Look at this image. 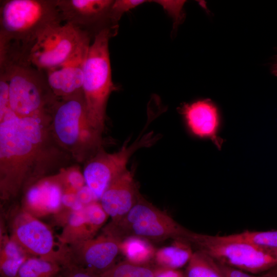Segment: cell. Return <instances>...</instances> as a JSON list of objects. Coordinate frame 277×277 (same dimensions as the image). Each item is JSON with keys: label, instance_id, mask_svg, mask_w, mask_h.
Here are the masks:
<instances>
[{"label": "cell", "instance_id": "2", "mask_svg": "<svg viewBox=\"0 0 277 277\" xmlns=\"http://www.w3.org/2000/svg\"><path fill=\"white\" fill-rule=\"evenodd\" d=\"M29 56L18 53L0 58V76L9 84L10 108L21 117L51 113L58 99Z\"/></svg>", "mask_w": 277, "mask_h": 277}, {"label": "cell", "instance_id": "22", "mask_svg": "<svg viewBox=\"0 0 277 277\" xmlns=\"http://www.w3.org/2000/svg\"><path fill=\"white\" fill-rule=\"evenodd\" d=\"M62 266L54 262L30 257L21 267L17 277H59Z\"/></svg>", "mask_w": 277, "mask_h": 277}, {"label": "cell", "instance_id": "5", "mask_svg": "<svg viewBox=\"0 0 277 277\" xmlns=\"http://www.w3.org/2000/svg\"><path fill=\"white\" fill-rule=\"evenodd\" d=\"M51 129L58 145L76 159L99 149L102 134L90 123L83 92L57 99L51 111Z\"/></svg>", "mask_w": 277, "mask_h": 277}, {"label": "cell", "instance_id": "12", "mask_svg": "<svg viewBox=\"0 0 277 277\" xmlns=\"http://www.w3.org/2000/svg\"><path fill=\"white\" fill-rule=\"evenodd\" d=\"M112 0H56L64 23H69L91 37L107 28L110 22Z\"/></svg>", "mask_w": 277, "mask_h": 277}, {"label": "cell", "instance_id": "33", "mask_svg": "<svg viewBox=\"0 0 277 277\" xmlns=\"http://www.w3.org/2000/svg\"><path fill=\"white\" fill-rule=\"evenodd\" d=\"M219 263L225 277H259L258 275L253 274L220 262Z\"/></svg>", "mask_w": 277, "mask_h": 277}, {"label": "cell", "instance_id": "20", "mask_svg": "<svg viewBox=\"0 0 277 277\" xmlns=\"http://www.w3.org/2000/svg\"><path fill=\"white\" fill-rule=\"evenodd\" d=\"M95 235L91 230L83 208L71 213L57 239L62 244L68 246L91 239Z\"/></svg>", "mask_w": 277, "mask_h": 277}, {"label": "cell", "instance_id": "36", "mask_svg": "<svg viewBox=\"0 0 277 277\" xmlns=\"http://www.w3.org/2000/svg\"><path fill=\"white\" fill-rule=\"evenodd\" d=\"M266 273L270 275H277V265L274 266L273 268H272L269 271L266 272Z\"/></svg>", "mask_w": 277, "mask_h": 277}, {"label": "cell", "instance_id": "23", "mask_svg": "<svg viewBox=\"0 0 277 277\" xmlns=\"http://www.w3.org/2000/svg\"><path fill=\"white\" fill-rule=\"evenodd\" d=\"M160 267L155 265H142L126 260L116 263L98 277H155Z\"/></svg>", "mask_w": 277, "mask_h": 277}, {"label": "cell", "instance_id": "15", "mask_svg": "<svg viewBox=\"0 0 277 277\" xmlns=\"http://www.w3.org/2000/svg\"><path fill=\"white\" fill-rule=\"evenodd\" d=\"M140 196L133 174L127 169L109 185L100 202L111 221H116L132 208Z\"/></svg>", "mask_w": 277, "mask_h": 277}, {"label": "cell", "instance_id": "25", "mask_svg": "<svg viewBox=\"0 0 277 277\" xmlns=\"http://www.w3.org/2000/svg\"><path fill=\"white\" fill-rule=\"evenodd\" d=\"M57 174L62 185L63 192L77 193L86 185L83 173L76 166L62 168Z\"/></svg>", "mask_w": 277, "mask_h": 277}, {"label": "cell", "instance_id": "11", "mask_svg": "<svg viewBox=\"0 0 277 277\" xmlns=\"http://www.w3.org/2000/svg\"><path fill=\"white\" fill-rule=\"evenodd\" d=\"M121 241L106 233L68 246L69 263L98 275L116 263Z\"/></svg>", "mask_w": 277, "mask_h": 277}, {"label": "cell", "instance_id": "35", "mask_svg": "<svg viewBox=\"0 0 277 277\" xmlns=\"http://www.w3.org/2000/svg\"><path fill=\"white\" fill-rule=\"evenodd\" d=\"M271 72L275 76H277V58L271 67Z\"/></svg>", "mask_w": 277, "mask_h": 277}, {"label": "cell", "instance_id": "10", "mask_svg": "<svg viewBox=\"0 0 277 277\" xmlns=\"http://www.w3.org/2000/svg\"><path fill=\"white\" fill-rule=\"evenodd\" d=\"M159 138L149 132L129 146L126 143L117 152L109 153L98 149L86 164L83 173L86 185L99 201L113 181L127 170V164L133 154L140 149L151 146Z\"/></svg>", "mask_w": 277, "mask_h": 277}, {"label": "cell", "instance_id": "13", "mask_svg": "<svg viewBox=\"0 0 277 277\" xmlns=\"http://www.w3.org/2000/svg\"><path fill=\"white\" fill-rule=\"evenodd\" d=\"M90 44V41L83 44L63 64L42 71L57 98L67 97L83 92L84 68Z\"/></svg>", "mask_w": 277, "mask_h": 277}, {"label": "cell", "instance_id": "8", "mask_svg": "<svg viewBox=\"0 0 277 277\" xmlns=\"http://www.w3.org/2000/svg\"><path fill=\"white\" fill-rule=\"evenodd\" d=\"M10 238L29 256L58 263H69L68 246L56 241L50 228L39 219L16 209L12 215Z\"/></svg>", "mask_w": 277, "mask_h": 277}, {"label": "cell", "instance_id": "27", "mask_svg": "<svg viewBox=\"0 0 277 277\" xmlns=\"http://www.w3.org/2000/svg\"><path fill=\"white\" fill-rule=\"evenodd\" d=\"M147 2L145 0L114 1L111 9V17L113 23H116L125 12Z\"/></svg>", "mask_w": 277, "mask_h": 277}, {"label": "cell", "instance_id": "26", "mask_svg": "<svg viewBox=\"0 0 277 277\" xmlns=\"http://www.w3.org/2000/svg\"><path fill=\"white\" fill-rule=\"evenodd\" d=\"M85 215L91 230L95 235L109 217L100 201L93 202L84 207Z\"/></svg>", "mask_w": 277, "mask_h": 277}, {"label": "cell", "instance_id": "34", "mask_svg": "<svg viewBox=\"0 0 277 277\" xmlns=\"http://www.w3.org/2000/svg\"><path fill=\"white\" fill-rule=\"evenodd\" d=\"M155 277H185L184 272L179 269L160 268Z\"/></svg>", "mask_w": 277, "mask_h": 277}, {"label": "cell", "instance_id": "24", "mask_svg": "<svg viewBox=\"0 0 277 277\" xmlns=\"http://www.w3.org/2000/svg\"><path fill=\"white\" fill-rule=\"evenodd\" d=\"M229 238L265 248H277V230L244 231L227 235Z\"/></svg>", "mask_w": 277, "mask_h": 277}, {"label": "cell", "instance_id": "4", "mask_svg": "<svg viewBox=\"0 0 277 277\" xmlns=\"http://www.w3.org/2000/svg\"><path fill=\"white\" fill-rule=\"evenodd\" d=\"M113 28H105L93 37L84 68L83 93L88 118L100 133L104 129L107 103L115 88L112 82L109 42Z\"/></svg>", "mask_w": 277, "mask_h": 277}, {"label": "cell", "instance_id": "3", "mask_svg": "<svg viewBox=\"0 0 277 277\" xmlns=\"http://www.w3.org/2000/svg\"><path fill=\"white\" fill-rule=\"evenodd\" d=\"M64 23L56 0L0 1V46L30 52L48 28Z\"/></svg>", "mask_w": 277, "mask_h": 277}, {"label": "cell", "instance_id": "37", "mask_svg": "<svg viewBox=\"0 0 277 277\" xmlns=\"http://www.w3.org/2000/svg\"><path fill=\"white\" fill-rule=\"evenodd\" d=\"M258 276L259 277H277V275H270L265 272L261 274L258 275Z\"/></svg>", "mask_w": 277, "mask_h": 277}, {"label": "cell", "instance_id": "21", "mask_svg": "<svg viewBox=\"0 0 277 277\" xmlns=\"http://www.w3.org/2000/svg\"><path fill=\"white\" fill-rule=\"evenodd\" d=\"M184 274L185 277H225L219 262L198 250L194 251Z\"/></svg>", "mask_w": 277, "mask_h": 277}, {"label": "cell", "instance_id": "14", "mask_svg": "<svg viewBox=\"0 0 277 277\" xmlns=\"http://www.w3.org/2000/svg\"><path fill=\"white\" fill-rule=\"evenodd\" d=\"M24 193L22 208L38 219L54 215L62 207L63 188L57 174L42 177Z\"/></svg>", "mask_w": 277, "mask_h": 277}, {"label": "cell", "instance_id": "32", "mask_svg": "<svg viewBox=\"0 0 277 277\" xmlns=\"http://www.w3.org/2000/svg\"><path fill=\"white\" fill-rule=\"evenodd\" d=\"M76 194L78 200L84 207L99 201L92 190L86 185L81 188L77 192Z\"/></svg>", "mask_w": 277, "mask_h": 277}, {"label": "cell", "instance_id": "17", "mask_svg": "<svg viewBox=\"0 0 277 277\" xmlns=\"http://www.w3.org/2000/svg\"><path fill=\"white\" fill-rule=\"evenodd\" d=\"M192 247L185 239L174 240L171 245L156 250L154 264L161 268L179 269L190 260L194 252Z\"/></svg>", "mask_w": 277, "mask_h": 277}, {"label": "cell", "instance_id": "38", "mask_svg": "<svg viewBox=\"0 0 277 277\" xmlns=\"http://www.w3.org/2000/svg\"><path fill=\"white\" fill-rule=\"evenodd\" d=\"M0 49H10V48H0ZM15 50H16V49H15ZM19 51H21V50H19Z\"/></svg>", "mask_w": 277, "mask_h": 277}, {"label": "cell", "instance_id": "16", "mask_svg": "<svg viewBox=\"0 0 277 277\" xmlns=\"http://www.w3.org/2000/svg\"><path fill=\"white\" fill-rule=\"evenodd\" d=\"M187 125L191 131L201 137H213L218 126L216 107L208 101H199L187 104L182 109Z\"/></svg>", "mask_w": 277, "mask_h": 277}, {"label": "cell", "instance_id": "9", "mask_svg": "<svg viewBox=\"0 0 277 277\" xmlns=\"http://www.w3.org/2000/svg\"><path fill=\"white\" fill-rule=\"evenodd\" d=\"M88 33L69 23L52 26L37 37L30 53L32 65L40 71L57 66L71 57L85 43Z\"/></svg>", "mask_w": 277, "mask_h": 277}, {"label": "cell", "instance_id": "19", "mask_svg": "<svg viewBox=\"0 0 277 277\" xmlns=\"http://www.w3.org/2000/svg\"><path fill=\"white\" fill-rule=\"evenodd\" d=\"M156 249L150 241L136 236L127 237L121 241L120 253L125 260L142 265H155Z\"/></svg>", "mask_w": 277, "mask_h": 277}, {"label": "cell", "instance_id": "39", "mask_svg": "<svg viewBox=\"0 0 277 277\" xmlns=\"http://www.w3.org/2000/svg\"><path fill=\"white\" fill-rule=\"evenodd\" d=\"M59 277H62V273H61V276H60Z\"/></svg>", "mask_w": 277, "mask_h": 277}, {"label": "cell", "instance_id": "6", "mask_svg": "<svg viewBox=\"0 0 277 277\" xmlns=\"http://www.w3.org/2000/svg\"><path fill=\"white\" fill-rule=\"evenodd\" d=\"M185 239L200 250L227 266L260 275L277 265V248H265L229 238L188 230Z\"/></svg>", "mask_w": 277, "mask_h": 277}, {"label": "cell", "instance_id": "1", "mask_svg": "<svg viewBox=\"0 0 277 277\" xmlns=\"http://www.w3.org/2000/svg\"><path fill=\"white\" fill-rule=\"evenodd\" d=\"M51 123V113L21 117L11 109L0 118L2 201H10L24 192L56 163L61 152Z\"/></svg>", "mask_w": 277, "mask_h": 277}, {"label": "cell", "instance_id": "18", "mask_svg": "<svg viewBox=\"0 0 277 277\" xmlns=\"http://www.w3.org/2000/svg\"><path fill=\"white\" fill-rule=\"evenodd\" d=\"M0 250L1 277H17L18 271L29 256L10 236H2Z\"/></svg>", "mask_w": 277, "mask_h": 277}, {"label": "cell", "instance_id": "29", "mask_svg": "<svg viewBox=\"0 0 277 277\" xmlns=\"http://www.w3.org/2000/svg\"><path fill=\"white\" fill-rule=\"evenodd\" d=\"M62 209L69 212L79 210L84 208L78 199L76 192L64 191L62 196Z\"/></svg>", "mask_w": 277, "mask_h": 277}, {"label": "cell", "instance_id": "30", "mask_svg": "<svg viewBox=\"0 0 277 277\" xmlns=\"http://www.w3.org/2000/svg\"><path fill=\"white\" fill-rule=\"evenodd\" d=\"M62 277H98L91 272L72 263H68L62 267Z\"/></svg>", "mask_w": 277, "mask_h": 277}, {"label": "cell", "instance_id": "28", "mask_svg": "<svg viewBox=\"0 0 277 277\" xmlns=\"http://www.w3.org/2000/svg\"><path fill=\"white\" fill-rule=\"evenodd\" d=\"M154 2L161 5L174 19L176 23L180 21L185 1L159 0L154 1Z\"/></svg>", "mask_w": 277, "mask_h": 277}, {"label": "cell", "instance_id": "31", "mask_svg": "<svg viewBox=\"0 0 277 277\" xmlns=\"http://www.w3.org/2000/svg\"><path fill=\"white\" fill-rule=\"evenodd\" d=\"M9 109V84L4 77L0 76V118Z\"/></svg>", "mask_w": 277, "mask_h": 277}, {"label": "cell", "instance_id": "7", "mask_svg": "<svg viewBox=\"0 0 277 277\" xmlns=\"http://www.w3.org/2000/svg\"><path fill=\"white\" fill-rule=\"evenodd\" d=\"M188 230L140 195L132 208L120 219L111 221L103 233L121 241L136 236L151 242L185 239Z\"/></svg>", "mask_w": 277, "mask_h": 277}]
</instances>
